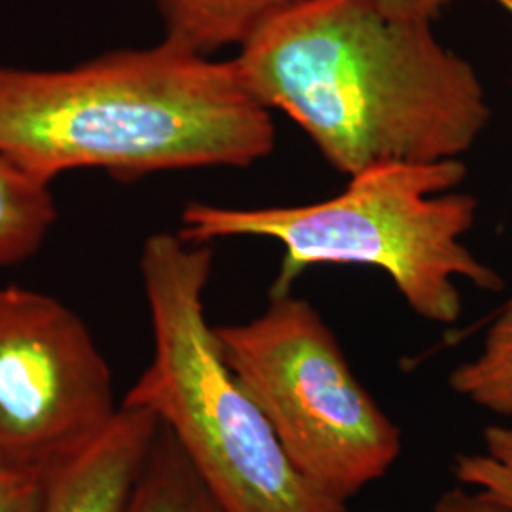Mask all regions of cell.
Returning <instances> with one entry per match:
<instances>
[{
	"mask_svg": "<svg viewBox=\"0 0 512 512\" xmlns=\"http://www.w3.org/2000/svg\"><path fill=\"white\" fill-rule=\"evenodd\" d=\"M234 61L256 101L289 116L348 177L461 158L492 118L475 67L431 23L391 18L376 0H298Z\"/></svg>",
	"mask_w": 512,
	"mask_h": 512,
	"instance_id": "cell-1",
	"label": "cell"
},
{
	"mask_svg": "<svg viewBox=\"0 0 512 512\" xmlns=\"http://www.w3.org/2000/svg\"><path fill=\"white\" fill-rule=\"evenodd\" d=\"M270 112L234 59L167 38L71 69L0 67V152L48 183L88 167L116 179L247 167L274 150Z\"/></svg>",
	"mask_w": 512,
	"mask_h": 512,
	"instance_id": "cell-2",
	"label": "cell"
},
{
	"mask_svg": "<svg viewBox=\"0 0 512 512\" xmlns=\"http://www.w3.org/2000/svg\"><path fill=\"white\" fill-rule=\"evenodd\" d=\"M467 167L456 160L384 164L353 177L338 196L291 207L234 209L192 203L181 238L275 239L283 247L272 296L291 293L313 266H370L395 283L410 310L439 325L463 311L458 279L482 291H501L503 277L461 241L475 226L478 202L456 192Z\"/></svg>",
	"mask_w": 512,
	"mask_h": 512,
	"instance_id": "cell-3",
	"label": "cell"
},
{
	"mask_svg": "<svg viewBox=\"0 0 512 512\" xmlns=\"http://www.w3.org/2000/svg\"><path fill=\"white\" fill-rule=\"evenodd\" d=\"M213 251L154 234L141 253L154 353L122 401L150 410L226 512H351L300 475L209 325Z\"/></svg>",
	"mask_w": 512,
	"mask_h": 512,
	"instance_id": "cell-4",
	"label": "cell"
},
{
	"mask_svg": "<svg viewBox=\"0 0 512 512\" xmlns=\"http://www.w3.org/2000/svg\"><path fill=\"white\" fill-rule=\"evenodd\" d=\"M215 330L226 363L313 486L348 503L387 475L403 450L401 429L308 300L272 296L253 321Z\"/></svg>",
	"mask_w": 512,
	"mask_h": 512,
	"instance_id": "cell-5",
	"label": "cell"
},
{
	"mask_svg": "<svg viewBox=\"0 0 512 512\" xmlns=\"http://www.w3.org/2000/svg\"><path fill=\"white\" fill-rule=\"evenodd\" d=\"M118 410L86 323L54 296L0 287V469L48 482Z\"/></svg>",
	"mask_w": 512,
	"mask_h": 512,
	"instance_id": "cell-6",
	"label": "cell"
},
{
	"mask_svg": "<svg viewBox=\"0 0 512 512\" xmlns=\"http://www.w3.org/2000/svg\"><path fill=\"white\" fill-rule=\"evenodd\" d=\"M160 420L141 406L120 404L92 446L46 482L44 512H124Z\"/></svg>",
	"mask_w": 512,
	"mask_h": 512,
	"instance_id": "cell-7",
	"label": "cell"
},
{
	"mask_svg": "<svg viewBox=\"0 0 512 512\" xmlns=\"http://www.w3.org/2000/svg\"><path fill=\"white\" fill-rule=\"evenodd\" d=\"M298 0H165V38L198 54L241 46L256 29Z\"/></svg>",
	"mask_w": 512,
	"mask_h": 512,
	"instance_id": "cell-8",
	"label": "cell"
},
{
	"mask_svg": "<svg viewBox=\"0 0 512 512\" xmlns=\"http://www.w3.org/2000/svg\"><path fill=\"white\" fill-rule=\"evenodd\" d=\"M124 512H226L181 444L160 423Z\"/></svg>",
	"mask_w": 512,
	"mask_h": 512,
	"instance_id": "cell-9",
	"label": "cell"
},
{
	"mask_svg": "<svg viewBox=\"0 0 512 512\" xmlns=\"http://www.w3.org/2000/svg\"><path fill=\"white\" fill-rule=\"evenodd\" d=\"M57 219L50 183L0 152V268L37 253Z\"/></svg>",
	"mask_w": 512,
	"mask_h": 512,
	"instance_id": "cell-10",
	"label": "cell"
},
{
	"mask_svg": "<svg viewBox=\"0 0 512 512\" xmlns=\"http://www.w3.org/2000/svg\"><path fill=\"white\" fill-rule=\"evenodd\" d=\"M450 387L478 408L512 420V298L490 325L478 355L454 368Z\"/></svg>",
	"mask_w": 512,
	"mask_h": 512,
	"instance_id": "cell-11",
	"label": "cell"
},
{
	"mask_svg": "<svg viewBox=\"0 0 512 512\" xmlns=\"http://www.w3.org/2000/svg\"><path fill=\"white\" fill-rule=\"evenodd\" d=\"M452 471L459 486L512 512V423L488 425L482 448L458 454Z\"/></svg>",
	"mask_w": 512,
	"mask_h": 512,
	"instance_id": "cell-12",
	"label": "cell"
},
{
	"mask_svg": "<svg viewBox=\"0 0 512 512\" xmlns=\"http://www.w3.org/2000/svg\"><path fill=\"white\" fill-rule=\"evenodd\" d=\"M46 482L0 469V512H44Z\"/></svg>",
	"mask_w": 512,
	"mask_h": 512,
	"instance_id": "cell-13",
	"label": "cell"
},
{
	"mask_svg": "<svg viewBox=\"0 0 512 512\" xmlns=\"http://www.w3.org/2000/svg\"><path fill=\"white\" fill-rule=\"evenodd\" d=\"M387 16L431 23L439 16L448 0H376Z\"/></svg>",
	"mask_w": 512,
	"mask_h": 512,
	"instance_id": "cell-14",
	"label": "cell"
},
{
	"mask_svg": "<svg viewBox=\"0 0 512 512\" xmlns=\"http://www.w3.org/2000/svg\"><path fill=\"white\" fill-rule=\"evenodd\" d=\"M433 512H507L486 501L484 497L463 488L456 486L452 490H446L440 494Z\"/></svg>",
	"mask_w": 512,
	"mask_h": 512,
	"instance_id": "cell-15",
	"label": "cell"
},
{
	"mask_svg": "<svg viewBox=\"0 0 512 512\" xmlns=\"http://www.w3.org/2000/svg\"><path fill=\"white\" fill-rule=\"evenodd\" d=\"M501 10H505L512 18V0H492Z\"/></svg>",
	"mask_w": 512,
	"mask_h": 512,
	"instance_id": "cell-16",
	"label": "cell"
},
{
	"mask_svg": "<svg viewBox=\"0 0 512 512\" xmlns=\"http://www.w3.org/2000/svg\"><path fill=\"white\" fill-rule=\"evenodd\" d=\"M156 2H158V6H162V4H164L165 0H156Z\"/></svg>",
	"mask_w": 512,
	"mask_h": 512,
	"instance_id": "cell-17",
	"label": "cell"
}]
</instances>
